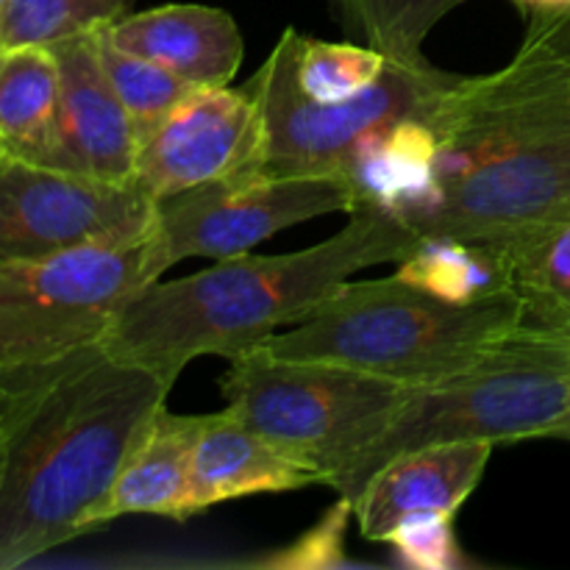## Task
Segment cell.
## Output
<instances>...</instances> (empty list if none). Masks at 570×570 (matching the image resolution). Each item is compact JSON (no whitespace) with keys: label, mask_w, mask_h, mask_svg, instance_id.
<instances>
[{"label":"cell","mask_w":570,"mask_h":570,"mask_svg":"<svg viewBox=\"0 0 570 570\" xmlns=\"http://www.w3.org/2000/svg\"><path fill=\"white\" fill-rule=\"evenodd\" d=\"M345 33L404 65H426L423 42L468 0H328Z\"/></svg>","instance_id":"obj_21"},{"label":"cell","mask_w":570,"mask_h":570,"mask_svg":"<svg viewBox=\"0 0 570 570\" xmlns=\"http://www.w3.org/2000/svg\"><path fill=\"white\" fill-rule=\"evenodd\" d=\"M156 200L134 184L0 159V267L81 245H126L154 232Z\"/></svg>","instance_id":"obj_10"},{"label":"cell","mask_w":570,"mask_h":570,"mask_svg":"<svg viewBox=\"0 0 570 570\" xmlns=\"http://www.w3.org/2000/svg\"><path fill=\"white\" fill-rule=\"evenodd\" d=\"M521 323V301L512 289L454 304L401 276L348 278L262 348L278 360L332 362L417 387L471 365Z\"/></svg>","instance_id":"obj_5"},{"label":"cell","mask_w":570,"mask_h":570,"mask_svg":"<svg viewBox=\"0 0 570 570\" xmlns=\"http://www.w3.org/2000/svg\"><path fill=\"white\" fill-rule=\"evenodd\" d=\"M512 3L527 14V20H538V17H557L570 11V0H512Z\"/></svg>","instance_id":"obj_27"},{"label":"cell","mask_w":570,"mask_h":570,"mask_svg":"<svg viewBox=\"0 0 570 570\" xmlns=\"http://www.w3.org/2000/svg\"><path fill=\"white\" fill-rule=\"evenodd\" d=\"M326 484L323 473L262 438L234 410L200 415L193 445V490L198 512L259 493H289Z\"/></svg>","instance_id":"obj_15"},{"label":"cell","mask_w":570,"mask_h":570,"mask_svg":"<svg viewBox=\"0 0 570 570\" xmlns=\"http://www.w3.org/2000/svg\"><path fill=\"white\" fill-rule=\"evenodd\" d=\"M59 61V111L42 165L109 184H134L139 137L106 78L92 33L50 45Z\"/></svg>","instance_id":"obj_12"},{"label":"cell","mask_w":570,"mask_h":570,"mask_svg":"<svg viewBox=\"0 0 570 570\" xmlns=\"http://www.w3.org/2000/svg\"><path fill=\"white\" fill-rule=\"evenodd\" d=\"M170 390L104 340L0 367V570L104 527L111 488Z\"/></svg>","instance_id":"obj_1"},{"label":"cell","mask_w":570,"mask_h":570,"mask_svg":"<svg viewBox=\"0 0 570 570\" xmlns=\"http://www.w3.org/2000/svg\"><path fill=\"white\" fill-rule=\"evenodd\" d=\"M406 390L332 362L278 360L262 345L232 360L223 379L228 410L262 438L315 465L326 484Z\"/></svg>","instance_id":"obj_6"},{"label":"cell","mask_w":570,"mask_h":570,"mask_svg":"<svg viewBox=\"0 0 570 570\" xmlns=\"http://www.w3.org/2000/svg\"><path fill=\"white\" fill-rule=\"evenodd\" d=\"M421 237L390 212L360 206L334 237L282 256H232L176 282L145 284L104 343L176 384L198 356L228 362L309 315L354 273L404 262Z\"/></svg>","instance_id":"obj_3"},{"label":"cell","mask_w":570,"mask_h":570,"mask_svg":"<svg viewBox=\"0 0 570 570\" xmlns=\"http://www.w3.org/2000/svg\"><path fill=\"white\" fill-rule=\"evenodd\" d=\"M523 42L538 45V48L549 50L557 59L568 61L570 65V11L557 17H538V20H529Z\"/></svg>","instance_id":"obj_26"},{"label":"cell","mask_w":570,"mask_h":570,"mask_svg":"<svg viewBox=\"0 0 570 570\" xmlns=\"http://www.w3.org/2000/svg\"><path fill=\"white\" fill-rule=\"evenodd\" d=\"M6 154H9V150H6V145H3V142H0V159H3V156H6Z\"/></svg>","instance_id":"obj_30"},{"label":"cell","mask_w":570,"mask_h":570,"mask_svg":"<svg viewBox=\"0 0 570 570\" xmlns=\"http://www.w3.org/2000/svg\"><path fill=\"white\" fill-rule=\"evenodd\" d=\"M356 209L343 176L245 170L156 200L150 267L159 282L184 259H232L298 223Z\"/></svg>","instance_id":"obj_9"},{"label":"cell","mask_w":570,"mask_h":570,"mask_svg":"<svg viewBox=\"0 0 570 570\" xmlns=\"http://www.w3.org/2000/svg\"><path fill=\"white\" fill-rule=\"evenodd\" d=\"M395 276L454 304L495 298L512 289L510 248L462 239H421Z\"/></svg>","instance_id":"obj_18"},{"label":"cell","mask_w":570,"mask_h":570,"mask_svg":"<svg viewBox=\"0 0 570 570\" xmlns=\"http://www.w3.org/2000/svg\"><path fill=\"white\" fill-rule=\"evenodd\" d=\"M429 184L399 220L421 239L510 248L570 220V65L532 42L460 76L432 117Z\"/></svg>","instance_id":"obj_2"},{"label":"cell","mask_w":570,"mask_h":570,"mask_svg":"<svg viewBox=\"0 0 570 570\" xmlns=\"http://www.w3.org/2000/svg\"><path fill=\"white\" fill-rule=\"evenodd\" d=\"M131 6L134 0H6L0 50L92 33L126 17Z\"/></svg>","instance_id":"obj_23"},{"label":"cell","mask_w":570,"mask_h":570,"mask_svg":"<svg viewBox=\"0 0 570 570\" xmlns=\"http://www.w3.org/2000/svg\"><path fill=\"white\" fill-rule=\"evenodd\" d=\"M59 61L50 45L0 50V142L42 165L59 111Z\"/></svg>","instance_id":"obj_17"},{"label":"cell","mask_w":570,"mask_h":570,"mask_svg":"<svg viewBox=\"0 0 570 570\" xmlns=\"http://www.w3.org/2000/svg\"><path fill=\"white\" fill-rule=\"evenodd\" d=\"M150 234L81 245L0 267V367L31 365L100 343L134 293L154 284Z\"/></svg>","instance_id":"obj_8"},{"label":"cell","mask_w":570,"mask_h":570,"mask_svg":"<svg viewBox=\"0 0 570 570\" xmlns=\"http://www.w3.org/2000/svg\"><path fill=\"white\" fill-rule=\"evenodd\" d=\"M395 560L415 570H460L468 566L451 515H423L406 521L387 538Z\"/></svg>","instance_id":"obj_24"},{"label":"cell","mask_w":570,"mask_h":570,"mask_svg":"<svg viewBox=\"0 0 570 570\" xmlns=\"http://www.w3.org/2000/svg\"><path fill=\"white\" fill-rule=\"evenodd\" d=\"M354 518V504L348 499H340L337 504L309 529L301 534L293 546L276 551V554L259 560L265 568H282V570H304V568H343L348 566L345 557V529Z\"/></svg>","instance_id":"obj_25"},{"label":"cell","mask_w":570,"mask_h":570,"mask_svg":"<svg viewBox=\"0 0 570 570\" xmlns=\"http://www.w3.org/2000/svg\"><path fill=\"white\" fill-rule=\"evenodd\" d=\"M3 14H6V0H0V31H3Z\"/></svg>","instance_id":"obj_28"},{"label":"cell","mask_w":570,"mask_h":570,"mask_svg":"<svg viewBox=\"0 0 570 570\" xmlns=\"http://www.w3.org/2000/svg\"><path fill=\"white\" fill-rule=\"evenodd\" d=\"M200 415L161 410L128 454L104 510V527L122 515L189 521L198 515L193 490V445Z\"/></svg>","instance_id":"obj_16"},{"label":"cell","mask_w":570,"mask_h":570,"mask_svg":"<svg viewBox=\"0 0 570 570\" xmlns=\"http://www.w3.org/2000/svg\"><path fill=\"white\" fill-rule=\"evenodd\" d=\"M560 440H568V443H570V426L566 429V432H562V438Z\"/></svg>","instance_id":"obj_29"},{"label":"cell","mask_w":570,"mask_h":570,"mask_svg":"<svg viewBox=\"0 0 570 570\" xmlns=\"http://www.w3.org/2000/svg\"><path fill=\"white\" fill-rule=\"evenodd\" d=\"M295 87L312 100H345L365 92L387 70L390 59L367 45L326 42L287 28L276 42Z\"/></svg>","instance_id":"obj_20"},{"label":"cell","mask_w":570,"mask_h":570,"mask_svg":"<svg viewBox=\"0 0 570 570\" xmlns=\"http://www.w3.org/2000/svg\"><path fill=\"white\" fill-rule=\"evenodd\" d=\"M100 31L117 48L156 61L193 87L232 83L245 56V39L234 17L204 3L128 11Z\"/></svg>","instance_id":"obj_14"},{"label":"cell","mask_w":570,"mask_h":570,"mask_svg":"<svg viewBox=\"0 0 570 570\" xmlns=\"http://www.w3.org/2000/svg\"><path fill=\"white\" fill-rule=\"evenodd\" d=\"M259 111L245 87H195L139 142L134 187L159 200L198 184L259 170Z\"/></svg>","instance_id":"obj_11"},{"label":"cell","mask_w":570,"mask_h":570,"mask_svg":"<svg viewBox=\"0 0 570 570\" xmlns=\"http://www.w3.org/2000/svg\"><path fill=\"white\" fill-rule=\"evenodd\" d=\"M493 443H438L401 454L365 484L354 518L367 540L387 543L406 521L451 515L471 499L488 471Z\"/></svg>","instance_id":"obj_13"},{"label":"cell","mask_w":570,"mask_h":570,"mask_svg":"<svg viewBox=\"0 0 570 570\" xmlns=\"http://www.w3.org/2000/svg\"><path fill=\"white\" fill-rule=\"evenodd\" d=\"M570 426V334L521 326L479 360L406 390L371 438L328 479L354 504L401 454L438 443L560 440Z\"/></svg>","instance_id":"obj_4"},{"label":"cell","mask_w":570,"mask_h":570,"mask_svg":"<svg viewBox=\"0 0 570 570\" xmlns=\"http://www.w3.org/2000/svg\"><path fill=\"white\" fill-rule=\"evenodd\" d=\"M460 76L426 65L390 59L365 92L345 100H312L295 87L273 48L243 83L259 111V170L271 176H343L354 150L379 128L432 115Z\"/></svg>","instance_id":"obj_7"},{"label":"cell","mask_w":570,"mask_h":570,"mask_svg":"<svg viewBox=\"0 0 570 570\" xmlns=\"http://www.w3.org/2000/svg\"><path fill=\"white\" fill-rule=\"evenodd\" d=\"M95 42H98V56L106 78L120 98L122 109L131 117L139 142H142L195 87L184 78L173 76L156 61L117 48L100 28L95 31Z\"/></svg>","instance_id":"obj_22"},{"label":"cell","mask_w":570,"mask_h":570,"mask_svg":"<svg viewBox=\"0 0 570 570\" xmlns=\"http://www.w3.org/2000/svg\"><path fill=\"white\" fill-rule=\"evenodd\" d=\"M510 271L521 326L570 334V220L510 245Z\"/></svg>","instance_id":"obj_19"}]
</instances>
